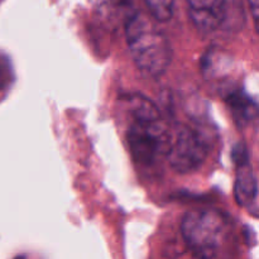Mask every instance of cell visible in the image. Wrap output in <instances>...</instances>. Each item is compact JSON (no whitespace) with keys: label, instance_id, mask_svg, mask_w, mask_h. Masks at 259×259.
I'll list each match as a JSON object with an SVG mask.
<instances>
[{"label":"cell","instance_id":"cell-8","mask_svg":"<svg viewBox=\"0 0 259 259\" xmlns=\"http://www.w3.org/2000/svg\"><path fill=\"white\" fill-rule=\"evenodd\" d=\"M225 101L229 105L238 126H245L257 116V104L249 95L239 89L228 90L224 94Z\"/></svg>","mask_w":259,"mask_h":259},{"label":"cell","instance_id":"cell-9","mask_svg":"<svg viewBox=\"0 0 259 259\" xmlns=\"http://www.w3.org/2000/svg\"><path fill=\"white\" fill-rule=\"evenodd\" d=\"M144 3L157 22H168L174 15L175 0H144Z\"/></svg>","mask_w":259,"mask_h":259},{"label":"cell","instance_id":"cell-6","mask_svg":"<svg viewBox=\"0 0 259 259\" xmlns=\"http://www.w3.org/2000/svg\"><path fill=\"white\" fill-rule=\"evenodd\" d=\"M237 180L234 194L238 204L258 218V182L249 161L237 163Z\"/></svg>","mask_w":259,"mask_h":259},{"label":"cell","instance_id":"cell-1","mask_svg":"<svg viewBox=\"0 0 259 259\" xmlns=\"http://www.w3.org/2000/svg\"><path fill=\"white\" fill-rule=\"evenodd\" d=\"M129 52L143 75L159 77L169 67L172 48L166 34L149 17L137 10L124 24Z\"/></svg>","mask_w":259,"mask_h":259},{"label":"cell","instance_id":"cell-10","mask_svg":"<svg viewBox=\"0 0 259 259\" xmlns=\"http://www.w3.org/2000/svg\"><path fill=\"white\" fill-rule=\"evenodd\" d=\"M10 77V67L5 58H0V90L4 89Z\"/></svg>","mask_w":259,"mask_h":259},{"label":"cell","instance_id":"cell-5","mask_svg":"<svg viewBox=\"0 0 259 259\" xmlns=\"http://www.w3.org/2000/svg\"><path fill=\"white\" fill-rule=\"evenodd\" d=\"M189 15L202 34L215 32L227 19L228 0H187Z\"/></svg>","mask_w":259,"mask_h":259},{"label":"cell","instance_id":"cell-2","mask_svg":"<svg viewBox=\"0 0 259 259\" xmlns=\"http://www.w3.org/2000/svg\"><path fill=\"white\" fill-rule=\"evenodd\" d=\"M181 233L195 257L214 258L225 239L227 220L217 210L195 209L185 214Z\"/></svg>","mask_w":259,"mask_h":259},{"label":"cell","instance_id":"cell-7","mask_svg":"<svg viewBox=\"0 0 259 259\" xmlns=\"http://www.w3.org/2000/svg\"><path fill=\"white\" fill-rule=\"evenodd\" d=\"M96 17L108 27H120L137 12L134 0H89Z\"/></svg>","mask_w":259,"mask_h":259},{"label":"cell","instance_id":"cell-3","mask_svg":"<svg viewBox=\"0 0 259 259\" xmlns=\"http://www.w3.org/2000/svg\"><path fill=\"white\" fill-rule=\"evenodd\" d=\"M126 137L134 159L144 166H151L158 157L167 153L171 129L161 115L142 116L133 118Z\"/></svg>","mask_w":259,"mask_h":259},{"label":"cell","instance_id":"cell-11","mask_svg":"<svg viewBox=\"0 0 259 259\" xmlns=\"http://www.w3.org/2000/svg\"><path fill=\"white\" fill-rule=\"evenodd\" d=\"M250 8V13H252L253 20H254L255 29L258 28V17H259V0H248Z\"/></svg>","mask_w":259,"mask_h":259},{"label":"cell","instance_id":"cell-4","mask_svg":"<svg viewBox=\"0 0 259 259\" xmlns=\"http://www.w3.org/2000/svg\"><path fill=\"white\" fill-rule=\"evenodd\" d=\"M209 153L206 139L189 125L180 124L171 131L167 158L175 171L190 174L201 167Z\"/></svg>","mask_w":259,"mask_h":259}]
</instances>
